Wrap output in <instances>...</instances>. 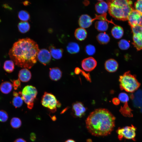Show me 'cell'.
<instances>
[{
	"mask_svg": "<svg viewBox=\"0 0 142 142\" xmlns=\"http://www.w3.org/2000/svg\"><path fill=\"white\" fill-rule=\"evenodd\" d=\"M10 124L13 128L14 129L18 128L21 125V121L18 118L13 117L10 121Z\"/></svg>",
	"mask_w": 142,
	"mask_h": 142,
	"instance_id": "f1b7e54d",
	"label": "cell"
},
{
	"mask_svg": "<svg viewBox=\"0 0 142 142\" xmlns=\"http://www.w3.org/2000/svg\"><path fill=\"white\" fill-rule=\"evenodd\" d=\"M72 110L75 116L80 118L84 115L86 108L81 102H76L73 104Z\"/></svg>",
	"mask_w": 142,
	"mask_h": 142,
	"instance_id": "7c38bea8",
	"label": "cell"
},
{
	"mask_svg": "<svg viewBox=\"0 0 142 142\" xmlns=\"http://www.w3.org/2000/svg\"><path fill=\"white\" fill-rule=\"evenodd\" d=\"M49 74V77L52 80L57 81L61 78L62 72L59 68H53L50 69Z\"/></svg>",
	"mask_w": 142,
	"mask_h": 142,
	"instance_id": "2e32d148",
	"label": "cell"
},
{
	"mask_svg": "<svg viewBox=\"0 0 142 142\" xmlns=\"http://www.w3.org/2000/svg\"><path fill=\"white\" fill-rule=\"evenodd\" d=\"M51 55L47 49H43L39 50L37 55V60L41 63L45 65L50 62Z\"/></svg>",
	"mask_w": 142,
	"mask_h": 142,
	"instance_id": "8fae6325",
	"label": "cell"
},
{
	"mask_svg": "<svg viewBox=\"0 0 142 142\" xmlns=\"http://www.w3.org/2000/svg\"><path fill=\"white\" fill-rule=\"evenodd\" d=\"M31 139L32 141H34L36 139V136L33 133H32L30 135Z\"/></svg>",
	"mask_w": 142,
	"mask_h": 142,
	"instance_id": "b9f144b4",
	"label": "cell"
},
{
	"mask_svg": "<svg viewBox=\"0 0 142 142\" xmlns=\"http://www.w3.org/2000/svg\"><path fill=\"white\" fill-rule=\"evenodd\" d=\"M19 79L22 82H27L31 79L32 74L31 72L27 68H23L19 71Z\"/></svg>",
	"mask_w": 142,
	"mask_h": 142,
	"instance_id": "9a60e30c",
	"label": "cell"
},
{
	"mask_svg": "<svg viewBox=\"0 0 142 142\" xmlns=\"http://www.w3.org/2000/svg\"><path fill=\"white\" fill-rule=\"evenodd\" d=\"M49 49L51 55L53 58L59 59L62 57L63 52V50L62 49L56 48L53 45L50 46Z\"/></svg>",
	"mask_w": 142,
	"mask_h": 142,
	"instance_id": "ac0fdd59",
	"label": "cell"
},
{
	"mask_svg": "<svg viewBox=\"0 0 142 142\" xmlns=\"http://www.w3.org/2000/svg\"><path fill=\"white\" fill-rule=\"evenodd\" d=\"M97 63L96 60L92 57L84 59L81 62V66L84 70L87 72L93 70L96 67Z\"/></svg>",
	"mask_w": 142,
	"mask_h": 142,
	"instance_id": "30bf717a",
	"label": "cell"
},
{
	"mask_svg": "<svg viewBox=\"0 0 142 142\" xmlns=\"http://www.w3.org/2000/svg\"><path fill=\"white\" fill-rule=\"evenodd\" d=\"M39 50L36 42L26 38L19 39L15 42L8 54L11 60L18 66L30 69L37 62Z\"/></svg>",
	"mask_w": 142,
	"mask_h": 142,
	"instance_id": "6da1fadb",
	"label": "cell"
},
{
	"mask_svg": "<svg viewBox=\"0 0 142 142\" xmlns=\"http://www.w3.org/2000/svg\"><path fill=\"white\" fill-rule=\"evenodd\" d=\"M12 84L8 81H5L2 83L0 85V90L3 94L9 93L12 89Z\"/></svg>",
	"mask_w": 142,
	"mask_h": 142,
	"instance_id": "7402d4cb",
	"label": "cell"
},
{
	"mask_svg": "<svg viewBox=\"0 0 142 142\" xmlns=\"http://www.w3.org/2000/svg\"><path fill=\"white\" fill-rule=\"evenodd\" d=\"M80 47L79 45L76 43L70 42L67 47V51L70 54H74L78 53L80 50Z\"/></svg>",
	"mask_w": 142,
	"mask_h": 142,
	"instance_id": "603a6c76",
	"label": "cell"
},
{
	"mask_svg": "<svg viewBox=\"0 0 142 142\" xmlns=\"http://www.w3.org/2000/svg\"><path fill=\"white\" fill-rule=\"evenodd\" d=\"M109 22L103 20L96 21L95 24V28L100 32H104L108 29Z\"/></svg>",
	"mask_w": 142,
	"mask_h": 142,
	"instance_id": "44dd1931",
	"label": "cell"
},
{
	"mask_svg": "<svg viewBox=\"0 0 142 142\" xmlns=\"http://www.w3.org/2000/svg\"><path fill=\"white\" fill-rule=\"evenodd\" d=\"M109 14L115 19L127 20L128 16L134 9L131 0H107Z\"/></svg>",
	"mask_w": 142,
	"mask_h": 142,
	"instance_id": "3957f363",
	"label": "cell"
},
{
	"mask_svg": "<svg viewBox=\"0 0 142 142\" xmlns=\"http://www.w3.org/2000/svg\"><path fill=\"white\" fill-rule=\"evenodd\" d=\"M135 10L142 14V0H137L134 5Z\"/></svg>",
	"mask_w": 142,
	"mask_h": 142,
	"instance_id": "d590c367",
	"label": "cell"
},
{
	"mask_svg": "<svg viewBox=\"0 0 142 142\" xmlns=\"http://www.w3.org/2000/svg\"><path fill=\"white\" fill-rule=\"evenodd\" d=\"M93 21V19H92L87 14H83L79 17L78 24L81 27L87 28L91 26Z\"/></svg>",
	"mask_w": 142,
	"mask_h": 142,
	"instance_id": "4fadbf2b",
	"label": "cell"
},
{
	"mask_svg": "<svg viewBox=\"0 0 142 142\" xmlns=\"http://www.w3.org/2000/svg\"><path fill=\"white\" fill-rule=\"evenodd\" d=\"M95 9L99 14H102L106 13L108 11V5L107 2L104 1H99L95 4Z\"/></svg>",
	"mask_w": 142,
	"mask_h": 142,
	"instance_id": "e0dca14e",
	"label": "cell"
},
{
	"mask_svg": "<svg viewBox=\"0 0 142 142\" xmlns=\"http://www.w3.org/2000/svg\"><path fill=\"white\" fill-rule=\"evenodd\" d=\"M133 33V44L138 50L142 49V26L131 27Z\"/></svg>",
	"mask_w": 142,
	"mask_h": 142,
	"instance_id": "ba28073f",
	"label": "cell"
},
{
	"mask_svg": "<svg viewBox=\"0 0 142 142\" xmlns=\"http://www.w3.org/2000/svg\"><path fill=\"white\" fill-rule=\"evenodd\" d=\"M127 20L131 27L136 25L142 26V14L135 9L130 13Z\"/></svg>",
	"mask_w": 142,
	"mask_h": 142,
	"instance_id": "9c48e42d",
	"label": "cell"
},
{
	"mask_svg": "<svg viewBox=\"0 0 142 142\" xmlns=\"http://www.w3.org/2000/svg\"><path fill=\"white\" fill-rule=\"evenodd\" d=\"M65 142H76L74 140L72 139H69L66 141Z\"/></svg>",
	"mask_w": 142,
	"mask_h": 142,
	"instance_id": "7bdbcfd3",
	"label": "cell"
},
{
	"mask_svg": "<svg viewBox=\"0 0 142 142\" xmlns=\"http://www.w3.org/2000/svg\"><path fill=\"white\" fill-rule=\"evenodd\" d=\"M18 17L22 21L27 22L30 19V16L29 13L26 11L22 10L18 13Z\"/></svg>",
	"mask_w": 142,
	"mask_h": 142,
	"instance_id": "83f0119b",
	"label": "cell"
},
{
	"mask_svg": "<svg viewBox=\"0 0 142 142\" xmlns=\"http://www.w3.org/2000/svg\"><path fill=\"white\" fill-rule=\"evenodd\" d=\"M106 13L101 14L99 15H95V17L94 18H93V21H94L95 20L105 21H108L109 23H110L115 26L116 25V24H115L112 21H109L106 18Z\"/></svg>",
	"mask_w": 142,
	"mask_h": 142,
	"instance_id": "d6a6232c",
	"label": "cell"
},
{
	"mask_svg": "<svg viewBox=\"0 0 142 142\" xmlns=\"http://www.w3.org/2000/svg\"><path fill=\"white\" fill-rule=\"evenodd\" d=\"M111 34L116 39H119L123 36L124 34L123 28L121 26L115 25L111 30Z\"/></svg>",
	"mask_w": 142,
	"mask_h": 142,
	"instance_id": "ffe728a7",
	"label": "cell"
},
{
	"mask_svg": "<svg viewBox=\"0 0 142 142\" xmlns=\"http://www.w3.org/2000/svg\"><path fill=\"white\" fill-rule=\"evenodd\" d=\"M18 27L19 31L22 33H24L29 31L30 25L27 22L22 21L19 23Z\"/></svg>",
	"mask_w": 142,
	"mask_h": 142,
	"instance_id": "4316f807",
	"label": "cell"
},
{
	"mask_svg": "<svg viewBox=\"0 0 142 142\" xmlns=\"http://www.w3.org/2000/svg\"><path fill=\"white\" fill-rule=\"evenodd\" d=\"M115 118L108 110L104 108L95 109L91 113L85 120L86 128L93 136L108 135L115 127Z\"/></svg>",
	"mask_w": 142,
	"mask_h": 142,
	"instance_id": "7a4b0ae2",
	"label": "cell"
},
{
	"mask_svg": "<svg viewBox=\"0 0 142 142\" xmlns=\"http://www.w3.org/2000/svg\"><path fill=\"white\" fill-rule=\"evenodd\" d=\"M81 72V70L78 67H77L75 69L74 72L76 74H79Z\"/></svg>",
	"mask_w": 142,
	"mask_h": 142,
	"instance_id": "60d3db41",
	"label": "cell"
},
{
	"mask_svg": "<svg viewBox=\"0 0 142 142\" xmlns=\"http://www.w3.org/2000/svg\"><path fill=\"white\" fill-rule=\"evenodd\" d=\"M23 102L21 97H20L19 95L14 97L12 101L13 105L16 108L21 106L23 104Z\"/></svg>",
	"mask_w": 142,
	"mask_h": 142,
	"instance_id": "f546056e",
	"label": "cell"
},
{
	"mask_svg": "<svg viewBox=\"0 0 142 142\" xmlns=\"http://www.w3.org/2000/svg\"><path fill=\"white\" fill-rule=\"evenodd\" d=\"M136 128L133 125L119 128L116 131L118 138L120 140L123 138L135 140Z\"/></svg>",
	"mask_w": 142,
	"mask_h": 142,
	"instance_id": "52a82bcc",
	"label": "cell"
},
{
	"mask_svg": "<svg viewBox=\"0 0 142 142\" xmlns=\"http://www.w3.org/2000/svg\"><path fill=\"white\" fill-rule=\"evenodd\" d=\"M8 116L7 113L5 110H0V122H4L8 119Z\"/></svg>",
	"mask_w": 142,
	"mask_h": 142,
	"instance_id": "e575fe53",
	"label": "cell"
},
{
	"mask_svg": "<svg viewBox=\"0 0 142 142\" xmlns=\"http://www.w3.org/2000/svg\"><path fill=\"white\" fill-rule=\"evenodd\" d=\"M119 81L120 89L129 93L134 92L140 85L136 77L132 74L130 71L126 72L120 76Z\"/></svg>",
	"mask_w": 142,
	"mask_h": 142,
	"instance_id": "277c9868",
	"label": "cell"
},
{
	"mask_svg": "<svg viewBox=\"0 0 142 142\" xmlns=\"http://www.w3.org/2000/svg\"><path fill=\"white\" fill-rule=\"evenodd\" d=\"M118 99L120 101L125 103L128 102L129 99L128 95L125 93H121L119 94L118 96Z\"/></svg>",
	"mask_w": 142,
	"mask_h": 142,
	"instance_id": "836d02e7",
	"label": "cell"
},
{
	"mask_svg": "<svg viewBox=\"0 0 142 142\" xmlns=\"http://www.w3.org/2000/svg\"><path fill=\"white\" fill-rule=\"evenodd\" d=\"M41 103L43 106L48 109L53 113L56 111L57 107H59L61 105V104L54 95L47 92H44L42 97Z\"/></svg>",
	"mask_w": 142,
	"mask_h": 142,
	"instance_id": "8992f818",
	"label": "cell"
},
{
	"mask_svg": "<svg viewBox=\"0 0 142 142\" xmlns=\"http://www.w3.org/2000/svg\"><path fill=\"white\" fill-rule=\"evenodd\" d=\"M81 72L82 74L85 78L87 80L91 82L90 77L89 73H86L84 71L81 70Z\"/></svg>",
	"mask_w": 142,
	"mask_h": 142,
	"instance_id": "74e56055",
	"label": "cell"
},
{
	"mask_svg": "<svg viewBox=\"0 0 142 142\" xmlns=\"http://www.w3.org/2000/svg\"><path fill=\"white\" fill-rule=\"evenodd\" d=\"M97 41L100 44H107L110 41V38L105 33H101L98 34L97 37Z\"/></svg>",
	"mask_w": 142,
	"mask_h": 142,
	"instance_id": "d4e9b609",
	"label": "cell"
},
{
	"mask_svg": "<svg viewBox=\"0 0 142 142\" xmlns=\"http://www.w3.org/2000/svg\"><path fill=\"white\" fill-rule=\"evenodd\" d=\"M97 0L99 1H103L104 0Z\"/></svg>",
	"mask_w": 142,
	"mask_h": 142,
	"instance_id": "ee69618b",
	"label": "cell"
},
{
	"mask_svg": "<svg viewBox=\"0 0 142 142\" xmlns=\"http://www.w3.org/2000/svg\"><path fill=\"white\" fill-rule=\"evenodd\" d=\"M119 48L123 50L127 49L129 47L130 44L129 42L124 39L121 40L118 43Z\"/></svg>",
	"mask_w": 142,
	"mask_h": 142,
	"instance_id": "4dcf8cb0",
	"label": "cell"
},
{
	"mask_svg": "<svg viewBox=\"0 0 142 142\" xmlns=\"http://www.w3.org/2000/svg\"><path fill=\"white\" fill-rule=\"evenodd\" d=\"M37 94V89L32 85H27L23 89L21 92V98L27 104L28 109H31L33 108Z\"/></svg>",
	"mask_w": 142,
	"mask_h": 142,
	"instance_id": "5b68a950",
	"label": "cell"
},
{
	"mask_svg": "<svg viewBox=\"0 0 142 142\" xmlns=\"http://www.w3.org/2000/svg\"><path fill=\"white\" fill-rule=\"evenodd\" d=\"M85 51L88 55H93L95 52V48L93 45L89 44L86 46Z\"/></svg>",
	"mask_w": 142,
	"mask_h": 142,
	"instance_id": "1f68e13d",
	"label": "cell"
},
{
	"mask_svg": "<svg viewBox=\"0 0 142 142\" xmlns=\"http://www.w3.org/2000/svg\"><path fill=\"white\" fill-rule=\"evenodd\" d=\"M113 103L115 105H118L120 103V101L118 98H114L112 100Z\"/></svg>",
	"mask_w": 142,
	"mask_h": 142,
	"instance_id": "f35d334b",
	"label": "cell"
},
{
	"mask_svg": "<svg viewBox=\"0 0 142 142\" xmlns=\"http://www.w3.org/2000/svg\"><path fill=\"white\" fill-rule=\"evenodd\" d=\"M105 69L108 72L112 73L115 72L118 67L117 62L113 59H109L106 61L104 64Z\"/></svg>",
	"mask_w": 142,
	"mask_h": 142,
	"instance_id": "5bb4252c",
	"label": "cell"
},
{
	"mask_svg": "<svg viewBox=\"0 0 142 142\" xmlns=\"http://www.w3.org/2000/svg\"><path fill=\"white\" fill-rule=\"evenodd\" d=\"M132 110L129 107L128 102L124 103L123 106H121L119 110L121 113L124 116L132 117L133 115L131 113Z\"/></svg>",
	"mask_w": 142,
	"mask_h": 142,
	"instance_id": "cb8c5ba5",
	"label": "cell"
},
{
	"mask_svg": "<svg viewBox=\"0 0 142 142\" xmlns=\"http://www.w3.org/2000/svg\"><path fill=\"white\" fill-rule=\"evenodd\" d=\"M12 60H6L4 63L3 68L4 70L8 73H11L14 69V64Z\"/></svg>",
	"mask_w": 142,
	"mask_h": 142,
	"instance_id": "484cf974",
	"label": "cell"
},
{
	"mask_svg": "<svg viewBox=\"0 0 142 142\" xmlns=\"http://www.w3.org/2000/svg\"><path fill=\"white\" fill-rule=\"evenodd\" d=\"M14 142H27L24 139L22 138H19L16 139Z\"/></svg>",
	"mask_w": 142,
	"mask_h": 142,
	"instance_id": "ab89813d",
	"label": "cell"
},
{
	"mask_svg": "<svg viewBox=\"0 0 142 142\" xmlns=\"http://www.w3.org/2000/svg\"><path fill=\"white\" fill-rule=\"evenodd\" d=\"M12 83V85L15 90H16L21 86V82L20 80L18 79L17 80H11Z\"/></svg>",
	"mask_w": 142,
	"mask_h": 142,
	"instance_id": "8d00e7d4",
	"label": "cell"
},
{
	"mask_svg": "<svg viewBox=\"0 0 142 142\" xmlns=\"http://www.w3.org/2000/svg\"><path fill=\"white\" fill-rule=\"evenodd\" d=\"M74 36L78 40L82 41L86 38L87 32L84 28L81 27L75 30L74 32Z\"/></svg>",
	"mask_w": 142,
	"mask_h": 142,
	"instance_id": "d6986e66",
	"label": "cell"
}]
</instances>
